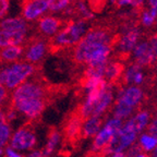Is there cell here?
I'll list each match as a JSON object with an SVG mask.
<instances>
[{
	"mask_svg": "<svg viewBox=\"0 0 157 157\" xmlns=\"http://www.w3.org/2000/svg\"><path fill=\"white\" fill-rule=\"evenodd\" d=\"M113 36L104 29H88L85 36L73 48L72 57L78 64L99 66L109 60Z\"/></svg>",
	"mask_w": 157,
	"mask_h": 157,
	"instance_id": "6da1fadb",
	"label": "cell"
},
{
	"mask_svg": "<svg viewBox=\"0 0 157 157\" xmlns=\"http://www.w3.org/2000/svg\"><path fill=\"white\" fill-rule=\"evenodd\" d=\"M40 69L42 67L34 66L23 60L8 64L0 69V84L5 86L8 91L9 90L13 91L25 81H27Z\"/></svg>",
	"mask_w": 157,
	"mask_h": 157,
	"instance_id": "7a4b0ae2",
	"label": "cell"
},
{
	"mask_svg": "<svg viewBox=\"0 0 157 157\" xmlns=\"http://www.w3.org/2000/svg\"><path fill=\"white\" fill-rule=\"evenodd\" d=\"M88 31L87 22L83 20L70 21L61 27V29L57 33L49 44V49L52 47L57 49L66 48V47L75 46L81 42Z\"/></svg>",
	"mask_w": 157,
	"mask_h": 157,
	"instance_id": "3957f363",
	"label": "cell"
},
{
	"mask_svg": "<svg viewBox=\"0 0 157 157\" xmlns=\"http://www.w3.org/2000/svg\"><path fill=\"white\" fill-rule=\"evenodd\" d=\"M84 122L85 120L78 110V107H76L74 110L69 113L64 117L61 123V132H60V135H62L63 137L62 148H67V146H78L80 141L83 139L82 131H83Z\"/></svg>",
	"mask_w": 157,
	"mask_h": 157,
	"instance_id": "277c9868",
	"label": "cell"
},
{
	"mask_svg": "<svg viewBox=\"0 0 157 157\" xmlns=\"http://www.w3.org/2000/svg\"><path fill=\"white\" fill-rule=\"evenodd\" d=\"M42 122V119L38 120H27L19 130L13 134L11 139V148L14 150H32L36 145L35 128Z\"/></svg>",
	"mask_w": 157,
	"mask_h": 157,
	"instance_id": "5b68a950",
	"label": "cell"
},
{
	"mask_svg": "<svg viewBox=\"0 0 157 157\" xmlns=\"http://www.w3.org/2000/svg\"><path fill=\"white\" fill-rule=\"evenodd\" d=\"M132 57L139 66H148L157 60V34L141 40L132 50Z\"/></svg>",
	"mask_w": 157,
	"mask_h": 157,
	"instance_id": "8992f818",
	"label": "cell"
},
{
	"mask_svg": "<svg viewBox=\"0 0 157 157\" xmlns=\"http://www.w3.org/2000/svg\"><path fill=\"white\" fill-rule=\"evenodd\" d=\"M121 127H122V123H121L120 119H117V118L110 119L104 125L103 129L98 131V133L96 134L90 154L94 157H101V151L107 146L113 135L121 129Z\"/></svg>",
	"mask_w": 157,
	"mask_h": 157,
	"instance_id": "52a82bcc",
	"label": "cell"
},
{
	"mask_svg": "<svg viewBox=\"0 0 157 157\" xmlns=\"http://www.w3.org/2000/svg\"><path fill=\"white\" fill-rule=\"evenodd\" d=\"M49 50V43L45 38L34 37L24 47L23 61L32 63L34 66L42 67V61Z\"/></svg>",
	"mask_w": 157,
	"mask_h": 157,
	"instance_id": "ba28073f",
	"label": "cell"
},
{
	"mask_svg": "<svg viewBox=\"0 0 157 157\" xmlns=\"http://www.w3.org/2000/svg\"><path fill=\"white\" fill-rule=\"evenodd\" d=\"M135 136H136V133L133 132L131 129H129L124 124L113 135L107 146L101 151V156H105V155L107 156L108 154H115V153H121L124 148L130 146L134 142Z\"/></svg>",
	"mask_w": 157,
	"mask_h": 157,
	"instance_id": "9c48e42d",
	"label": "cell"
},
{
	"mask_svg": "<svg viewBox=\"0 0 157 157\" xmlns=\"http://www.w3.org/2000/svg\"><path fill=\"white\" fill-rule=\"evenodd\" d=\"M48 12V0H25L22 6V17L29 21H36Z\"/></svg>",
	"mask_w": 157,
	"mask_h": 157,
	"instance_id": "30bf717a",
	"label": "cell"
},
{
	"mask_svg": "<svg viewBox=\"0 0 157 157\" xmlns=\"http://www.w3.org/2000/svg\"><path fill=\"white\" fill-rule=\"evenodd\" d=\"M141 32L137 27L128 29L117 42V48L121 54H129L132 52L136 44L140 42Z\"/></svg>",
	"mask_w": 157,
	"mask_h": 157,
	"instance_id": "8fae6325",
	"label": "cell"
},
{
	"mask_svg": "<svg viewBox=\"0 0 157 157\" xmlns=\"http://www.w3.org/2000/svg\"><path fill=\"white\" fill-rule=\"evenodd\" d=\"M63 26L62 20L54 15H44L38 20V29L43 36L54 37Z\"/></svg>",
	"mask_w": 157,
	"mask_h": 157,
	"instance_id": "7c38bea8",
	"label": "cell"
},
{
	"mask_svg": "<svg viewBox=\"0 0 157 157\" xmlns=\"http://www.w3.org/2000/svg\"><path fill=\"white\" fill-rule=\"evenodd\" d=\"M24 46H8L0 48V63H14L22 60Z\"/></svg>",
	"mask_w": 157,
	"mask_h": 157,
	"instance_id": "4fadbf2b",
	"label": "cell"
},
{
	"mask_svg": "<svg viewBox=\"0 0 157 157\" xmlns=\"http://www.w3.org/2000/svg\"><path fill=\"white\" fill-rule=\"evenodd\" d=\"M26 35V32H9L0 29V48L8 46H22Z\"/></svg>",
	"mask_w": 157,
	"mask_h": 157,
	"instance_id": "5bb4252c",
	"label": "cell"
},
{
	"mask_svg": "<svg viewBox=\"0 0 157 157\" xmlns=\"http://www.w3.org/2000/svg\"><path fill=\"white\" fill-rule=\"evenodd\" d=\"M118 98L122 99L125 104H128L131 107H134V106L139 105L140 101H142L143 92L137 86H129V87L123 88L119 92Z\"/></svg>",
	"mask_w": 157,
	"mask_h": 157,
	"instance_id": "9a60e30c",
	"label": "cell"
},
{
	"mask_svg": "<svg viewBox=\"0 0 157 157\" xmlns=\"http://www.w3.org/2000/svg\"><path fill=\"white\" fill-rule=\"evenodd\" d=\"M122 78L127 84L132 86L140 85L144 81V73H143L142 67L136 63L130 64L125 70H123Z\"/></svg>",
	"mask_w": 157,
	"mask_h": 157,
	"instance_id": "2e32d148",
	"label": "cell"
},
{
	"mask_svg": "<svg viewBox=\"0 0 157 157\" xmlns=\"http://www.w3.org/2000/svg\"><path fill=\"white\" fill-rule=\"evenodd\" d=\"M0 29L9 32H26L29 31L27 22L22 17H6L0 22Z\"/></svg>",
	"mask_w": 157,
	"mask_h": 157,
	"instance_id": "e0dca14e",
	"label": "cell"
},
{
	"mask_svg": "<svg viewBox=\"0 0 157 157\" xmlns=\"http://www.w3.org/2000/svg\"><path fill=\"white\" fill-rule=\"evenodd\" d=\"M123 67L119 62H111L108 61L105 66V71H104V80L108 84L113 83L116 80L120 78L123 73Z\"/></svg>",
	"mask_w": 157,
	"mask_h": 157,
	"instance_id": "ac0fdd59",
	"label": "cell"
},
{
	"mask_svg": "<svg viewBox=\"0 0 157 157\" xmlns=\"http://www.w3.org/2000/svg\"><path fill=\"white\" fill-rule=\"evenodd\" d=\"M60 136H61L60 135V131L56 127L50 125L48 128V131H47V144L44 150H42L44 157H49L52 155L55 147H56V145L58 144L59 140H60Z\"/></svg>",
	"mask_w": 157,
	"mask_h": 157,
	"instance_id": "d6986e66",
	"label": "cell"
},
{
	"mask_svg": "<svg viewBox=\"0 0 157 157\" xmlns=\"http://www.w3.org/2000/svg\"><path fill=\"white\" fill-rule=\"evenodd\" d=\"M148 120H150L148 113L147 111H141V113H136L132 119H130V120L128 121L125 123V125L137 134L140 131H142L146 127L147 123H148Z\"/></svg>",
	"mask_w": 157,
	"mask_h": 157,
	"instance_id": "ffe728a7",
	"label": "cell"
},
{
	"mask_svg": "<svg viewBox=\"0 0 157 157\" xmlns=\"http://www.w3.org/2000/svg\"><path fill=\"white\" fill-rule=\"evenodd\" d=\"M103 120L104 119H103L101 116L88 118L87 120H86L83 124V131H82L83 139L93 136V135L97 134L98 131H99V129H101V127Z\"/></svg>",
	"mask_w": 157,
	"mask_h": 157,
	"instance_id": "44dd1931",
	"label": "cell"
},
{
	"mask_svg": "<svg viewBox=\"0 0 157 157\" xmlns=\"http://www.w3.org/2000/svg\"><path fill=\"white\" fill-rule=\"evenodd\" d=\"M73 10L80 15V17H81L80 20H83V21H85V22L87 21V20H92L94 17V12L92 11L90 5H87V3H86L85 1H83V0L78 1L75 7L73 8Z\"/></svg>",
	"mask_w": 157,
	"mask_h": 157,
	"instance_id": "7402d4cb",
	"label": "cell"
},
{
	"mask_svg": "<svg viewBox=\"0 0 157 157\" xmlns=\"http://www.w3.org/2000/svg\"><path fill=\"white\" fill-rule=\"evenodd\" d=\"M132 111L133 107L125 104L120 98H117V101H116L115 105V118L121 120L122 118H127L128 116H130Z\"/></svg>",
	"mask_w": 157,
	"mask_h": 157,
	"instance_id": "603a6c76",
	"label": "cell"
},
{
	"mask_svg": "<svg viewBox=\"0 0 157 157\" xmlns=\"http://www.w3.org/2000/svg\"><path fill=\"white\" fill-rule=\"evenodd\" d=\"M70 5V0H48V11L52 13L64 12Z\"/></svg>",
	"mask_w": 157,
	"mask_h": 157,
	"instance_id": "cb8c5ba5",
	"label": "cell"
},
{
	"mask_svg": "<svg viewBox=\"0 0 157 157\" xmlns=\"http://www.w3.org/2000/svg\"><path fill=\"white\" fill-rule=\"evenodd\" d=\"M156 21H157V13L152 11V10L146 9L141 13V23H142L143 26L150 27Z\"/></svg>",
	"mask_w": 157,
	"mask_h": 157,
	"instance_id": "d4e9b609",
	"label": "cell"
},
{
	"mask_svg": "<svg viewBox=\"0 0 157 157\" xmlns=\"http://www.w3.org/2000/svg\"><path fill=\"white\" fill-rule=\"evenodd\" d=\"M140 145L145 151H152L157 146V139L150 134H143L140 137Z\"/></svg>",
	"mask_w": 157,
	"mask_h": 157,
	"instance_id": "484cf974",
	"label": "cell"
},
{
	"mask_svg": "<svg viewBox=\"0 0 157 157\" xmlns=\"http://www.w3.org/2000/svg\"><path fill=\"white\" fill-rule=\"evenodd\" d=\"M10 134H11V129L9 124H3L0 127V148L8 144Z\"/></svg>",
	"mask_w": 157,
	"mask_h": 157,
	"instance_id": "4316f807",
	"label": "cell"
},
{
	"mask_svg": "<svg viewBox=\"0 0 157 157\" xmlns=\"http://www.w3.org/2000/svg\"><path fill=\"white\" fill-rule=\"evenodd\" d=\"M145 0H117L116 5L119 7H132V8H141L144 5Z\"/></svg>",
	"mask_w": 157,
	"mask_h": 157,
	"instance_id": "83f0119b",
	"label": "cell"
},
{
	"mask_svg": "<svg viewBox=\"0 0 157 157\" xmlns=\"http://www.w3.org/2000/svg\"><path fill=\"white\" fill-rule=\"evenodd\" d=\"M10 101V94L3 85L0 84V109H5Z\"/></svg>",
	"mask_w": 157,
	"mask_h": 157,
	"instance_id": "f1b7e54d",
	"label": "cell"
},
{
	"mask_svg": "<svg viewBox=\"0 0 157 157\" xmlns=\"http://www.w3.org/2000/svg\"><path fill=\"white\" fill-rule=\"evenodd\" d=\"M9 0H0V19H3L7 15L8 11H9Z\"/></svg>",
	"mask_w": 157,
	"mask_h": 157,
	"instance_id": "f546056e",
	"label": "cell"
},
{
	"mask_svg": "<svg viewBox=\"0 0 157 157\" xmlns=\"http://www.w3.org/2000/svg\"><path fill=\"white\" fill-rule=\"evenodd\" d=\"M148 134L157 139V119L151 123L150 128H148Z\"/></svg>",
	"mask_w": 157,
	"mask_h": 157,
	"instance_id": "4dcf8cb0",
	"label": "cell"
},
{
	"mask_svg": "<svg viewBox=\"0 0 157 157\" xmlns=\"http://www.w3.org/2000/svg\"><path fill=\"white\" fill-rule=\"evenodd\" d=\"M5 157H25L23 156V155H19L17 154V153L14 152V151L11 148V147H8L7 150H6V156Z\"/></svg>",
	"mask_w": 157,
	"mask_h": 157,
	"instance_id": "1f68e13d",
	"label": "cell"
},
{
	"mask_svg": "<svg viewBox=\"0 0 157 157\" xmlns=\"http://www.w3.org/2000/svg\"><path fill=\"white\" fill-rule=\"evenodd\" d=\"M148 9L157 13V0H147Z\"/></svg>",
	"mask_w": 157,
	"mask_h": 157,
	"instance_id": "d6a6232c",
	"label": "cell"
},
{
	"mask_svg": "<svg viewBox=\"0 0 157 157\" xmlns=\"http://www.w3.org/2000/svg\"><path fill=\"white\" fill-rule=\"evenodd\" d=\"M3 124H9L7 122V119H6V115H5V110L0 109V127Z\"/></svg>",
	"mask_w": 157,
	"mask_h": 157,
	"instance_id": "836d02e7",
	"label": "cell"
},
{
	"mask_svg": "<svg viewBox=\"0 0 157 157\" xmlns=\"http://www.w3.org/2000/svg\"><path fill=\"white\" fill-rule=\"evenodd\" d=\"M27 157H44V155H43V152H42V151H38V152L32 153V154L29 155Z\"/></svg>",
	"mask_w": 157,
	"mask_h": 157,
	"instance_id": "e575fe53",
	"label": "cell"
},
{
	"mask_svg": "<svg viewBox=\"0 0 157 157\" xmlns=\"http://www.w3.org/2000/svg\"><path fill=\"white\" fill-rule=\"evenodd\" d=\"M111 157H125V156H124V154L121 152V153H115V154H113Z\"/></svg>",
	"mask_w": 157,
	"mask_h": 157,
	"instance_id": "d590c367",
	"label": "cell"
},
{
	"mask_svg": "<svg viewBox=\"0 0 157 157\" xmlns=\"http://www.w3.org/2000/svg\"><path fill=\"white\" fill-rule=\"evenodd\" d=\"M153 156H154V157H157V146L154 148V153H153Z\"/></svg>",
	"mask_w": 157,
	"mask_h": 157,
	"instance_id": "8d00e7d4",
	"label": "cell"
},
{
	"mask_svg": "<svg viewBox=\"0 0 157 157\" xmlns=\"http://www.w3.org/2000/svg\"><path fill=\"white\" fill-rule=\"evenodd\" d=\"M136 157H148V156H146V155H144V154H139V155H136Z\"/></svg>",
	"mask_w": 157,
	"mask_h": 157,
	"instance_id": "74e56055",
	"label": "cell"
},
{
	"mask_svg": "<svg viewBox=\"0 0 157 157\" xmlns=\"http://www.w3.org/2000/svg\"><path fill=\"white\" fill-rule=\"evenodd\" d=\"M109 1H110L111 3H113V5H115V3H117V0H109Z\"/></svg>",
	"mask_w": 157,
	"mask_h": 157,
	"instance_id": "f35d334b",
	"label": "cell"
},
{
	"mask_svg": "<svg viewBox=\"0 0 157 157\" xmlns=\"http://www.w3.org/2000/svg\"><path fill=\"white\" fill-rule=\"evenodd\" d=\"M70 1H75V2H78V1H81V0H70Z\"/></svg>",
	"mask_w": 157,
	"mask_h": 157,
	"instance_id": "ab89813d",
	"label": "cell"
},
{
	"mask_svg": "<svg viewBox=\"0 0 157 157\" xmlns=\"http://www.w3.org/2000/svg\"><path fill=\"white\" fill-rule=\"evenodd\" d=\"M2 154V148H0V155Z\"/></svg>",
	"mask_w": 157,
	"mask_h": 157,
	"instance_id": "60d3db41",
	"label": "cell"
}]
</instances>
